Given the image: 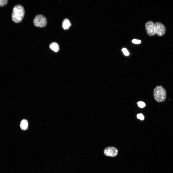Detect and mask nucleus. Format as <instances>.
<instances>
[{"mask_svg": "<svg viewBox=\"0 0 173 173\" xmlns=\"http://www.w3.org/2000/svg\"><path fill=\"white\" fill-rule=\"evenodd\" d=\"M25 11L23 6L21 5H17L13 8L12 15L13 21L16 23L20 22L25 15Z\"/></svg>", "mask_w": 173, "mask_h": 173, "instance_id": "f257e3e1", "label": "nucleus"}, {"mask_svg": "<svg viewBox=\"0 0 173 173\" xmlns=\"http://www.w3.org/2000/svg\"><path fill=\"white\" fill-rule=\"evenodd\" d=\"M154 99L157 102H164L167 97V92L164 87L161 86H158L154 88L153 92Z\"/></svg>", "mask_w": 173, "mask_h": 173, "instance_id": "f03ea898", "label": "nucleus"}, {"mask_svg": "<svg viewBox=\"0 0 173 173\" xmlns=\"http://www.w3.org/2000/svg\"><path fill=\"white\" fill-rule=\"evenodd\" d=\"M33 23L35 26L42 27L46 26L47 24V20L46 17L43 15L38 14L34 18Z\"/></svg>", "mask_w": 173, "mask_h": 173, "instance_id": "7ed1b4c3", "label": "nucleus"}, {"mask_svg": "<svg viewBox=\"0 0 173 173\" xmlns=\"http://www.w3.org/2000/svg\"><path fill=\"white\" fill-rule=\"evenodd\" d=\"M145 27L146 31L150 36H153L155 34L154 23L152 21H149L145 24Z\"/></svg>", "mask_w": 173, "mask_h": 173, "instance_id": "20e7f679", "label": "nucleus"}, {"mask_svg": "<svg viewBox=\"0 0 173 173\" xmlns=\"http://www.w3.org/2000/svg\"><path fill=\"white\" fill-rule=\"evenodd\" d=\"M104 153L106 156L112 157L116 156L117 154L118 151L115 147L109 146L106 148L104 150Z\"/></svg>", "mask_w": 173, "mask_h": 173, "instance_id": "39448f33", "label": "nucleus"}, {"mask_svg": "<svg viewBox=\"0 0 173 173\" xmlns=\"http://www.w3.org/2000/svg\"><path fill=\"white\" fill-rule=\"evenodd\" d=\"M49 47L51 49L56 52L58 51L59 49V45L56 42H53L50 43L49 44Z\"/></svg>", "mask_w": 173, "mask_h": 173, "instance_id": "423d86ee", "label": "nucleus"}, {"mask_svg": "<svg viewBox=\"0 0 173 173\" xmlns=\"http://www.w3.org/2000/svg\"><path fill=\"white\" fill-rule=\"evenodd\" d=\"M71 25V23L68 19H65L63 20L62 23V27L64 30L68 29Z\"/></svg>", "mask_w": 173, "mask_h": 173, "instance_id": "0eeeda50", "label": "nucleus"}, {"mask_svg": "<svg viewBox=\"0 0 173 173\" xmlns=\"http://www.w3.org/2000/svg\"><path fill=\"white\" fill-rule=\"evenodd\" d=\"M20 126L22 130H26L28 127V122L27 120L25 119L22 120L20 123Z\"/></svg>", "mask_w": 173, "mask_h": 173, "instance_id": "6e6552de", "label": "nucleus"}, {"mask_svg": "<svg viewBox=\"0 0 173 173\" xmlns=\"http://www.w3.org/2000/svg\"><path fill=\"white\" fill-rule=\"evenodd\" d=\"M137 105L139 107L142 108L144 107L145 106V103L142 101L138 102L137 103Z\"/></svg>", "mask_w": 173, "mask_h": 173, "instance_id": "1a4fd4ad", "label": "nucleus"}, {"mask_svg": "<svg viewBox=\"0 0 173 173\" xmlns=\"http://www.w3.org/2000/svg\"><path fill=\"white\" fill-rule=\"evenodd\" d=\"M7 0H0V6H2L6 5L7 3Z\"/></svg>", "mask_w": 173, "mask_h": 173, "instance_id": "9d476101", "label": "nucleus"}, {"mask_svg": "<svg viewBox=\"0 0 173 173\" xmlns=\"http://www.w3.org/2000/svg\"><path fill=\"white\" fill-rule=\"evenodd\" d=\"M137 118L141 120H143L144 119V117L142 113H139L137 115Z\"/></svg>", "mask_w": 173, "mask_h": 173, "instance_id": "9b49d317", "label": "nucleus"}, {"mask_svg": "<svg viewBox=\"0 0 173 173\" xmlns=\"http://www.w3.org/2000/svg\"><path fill=\"white\" fill-rule=\"evenodd\" d=\"M122 50L125 56H128L129 55V53L127 49L125 48H124L122 49Z\"/></svg>", "mask_w": 173, "mask_h": 173, "instance_id": "f8f14e48", "label": "nucleus"}, {"mask_svg": "<svg viewBox=\"0 0 173 173\" xmlns=\"http://www.w3.org/2000/svg\"><path fill=\"white\" fill-rule=\"evenodd\" d=\"M132 42L135 44H139L141 43V41L139 40L133 39L132 41Z\"/></svg>", "mask_w": 173, "mask_h": 173, "instance_id": "ddd939ff", "label": "nucleus"}]
</instances>
